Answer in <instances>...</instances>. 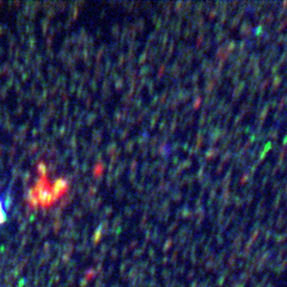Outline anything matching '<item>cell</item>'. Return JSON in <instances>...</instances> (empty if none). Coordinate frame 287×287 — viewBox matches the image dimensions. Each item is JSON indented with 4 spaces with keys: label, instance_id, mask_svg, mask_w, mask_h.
Returning a JSON list of instances; mask_svg holds the SVG:
<instances>
[{
    "label": "cell",
    "instance_id": "cell-1",
    "mask_svg": "<svg viewBox=\"0 0 287 287\" xmlns=\"http://www.w3.org/2000/svg\"><path fill=\"white\" fill-rule=\"evenodd\" d=\"M7 203L2 195L0 194V226L7 220Z\"/></svg>",
    "mask_w": 287,
    "mask_h": 287
}]
</instances>
